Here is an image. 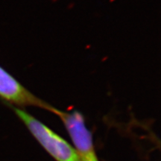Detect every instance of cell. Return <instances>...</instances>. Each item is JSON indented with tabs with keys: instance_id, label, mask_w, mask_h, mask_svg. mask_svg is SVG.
<instances>
[{
	"instance_id": "cell-1",
	"label": "cell",
	"mask_w": 161,
	"mask_h": 161,
	"mask_svg": "<svg viewBox=\"0 0 161 161\" xmlns=\"http://www.w3.org/2000/svg\"><path fill=\"white\" fill-rule=\"evenodd\" d=\"M14 110L52 158L57 161H80L73 147L49 127L25 110L18 108H14Z\"/></svg>"
},
{
	"instance_id": "cell-3",
	"label": "cell",
	"mask_w": 161,
	"mask_h": 161,
	"mask_svg": "<svg viewBox=\"0 0 161 161\" xmlns=\"http://www.w3.org/2000/svg\"><path fill=\"white\" fill-rule=\"evenodd\" d=\"M0 97L19 106H35L53 114L55 107L40 99L0 66Z\"/></svg>"
},
{
	"instance_id": "cell-2",
	"label": "cell",
	"mask_w": 161,
	"mask_h": 161,
	"mask_svg": "<svg viewBox=\"0 0 161 161\" xmlns=\"http://www.w3.org/2000/svg\"><path fill=\"white\" fill-rule=\"evenodd\" d=\"M53 114L58 116L65 125L80 161H98L92 134L86 128L83 115L77 110L65 112L57 108Z\"/></svg>"
}]
</instances>
